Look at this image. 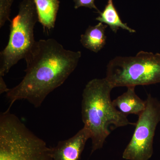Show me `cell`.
Wrapping results in <instances>:
<instances>
[{"instance_id": "2", "label": "cell", "mask_w": 160, "mask_h": 160, "mask_svg": "<svg viewBox=\"0 0 160 160\" xmlns=\"http://www.w3.org/2000/svg\"><path fill=\"white\" fill-rule=\"evenodd\" d=\"M113 89L105 78L91 80L83 90L82 119L84 126L90 132L91 154L102 148L110 133V125L118 128L133 124L113 106L110 97Z\"/></svg>"}, {"instance_id": "1", "label": "cell", "mask_w": 160, "mask_h": 160, "mask_svg": "<svg viewBox=\"0 0 160 160\" xmlns=\"http://www.w3.org/2000/svg\"><path fill=\"white\" fill-rule=\"evenodd\" d=\"M81 56V51L65 49L54 39L36 41L25 59V75L19 84L6 93L9 108L20 100L39 107L47 96L62 86L74 71Z\"/></svg>"}, {"instance_id": "12", "label": "cell", "mask_w": 160, "mask_h": 160, "mask_svg": "<svg viewBox=\"0 0 160 160\" xmlns=\"http://www.w3.org/2000/svg\"><path fill=\"white\" fill-rule=\"evenodd\" d=\"M14 0H0V28L9 20L11 8Z\"/></svg>"}, {"instance_id": "8", "label": "cell", "mask_w": 160, "mask_h": 160, "mask_svg": "<svg viewBox=\"0 0 160 160\" xmlns=\"http://www.w3.org/2000/svg\"><path fill=\"white\" fill-rule=\"evenodd\" d=\"M135 86L127 87V91L112 101L113 106L123 114L139 115L146 107V100L143 101L136 94Z\"/></svg>"}, {"instance_id": "10", "label": "cell", "mask_w": 160, "mask_h": 160, "mask_svg": "<svg viewBox=\"0 0 160 160\" xmlns=\"http://www.w3.org/2000/svg\"><path fill=\"white\" fill-rule=\"evenodd\" d=\"M36 7L38 22L44 29L50 30L55 26L59 0H33Z\"/></svg>"}, {"instance_id": "3", "label": "cell", "mask_w": 160, "mask_h": 160, "mask_svg": "<svg viewBox=\"0 0 160 160\" xmlns=\"http://www.w3.org/2000/svg\"><path fill=\"white\" fill-rule=\"evenodd\" d=\"M9 109L0 115V160H53L52 148Z\"/></svg>"}, {"instance_id": "13", "label": "cell", "mask_w": 160, "mask_h": 160, "mask_svg": "<svg viewBox=\"0 0 160 160\" xmlns=\"http://www.w3.org/2000/svg\"><path fill=\"white\" fill-rule=\"evenodd\" d=\"M73 2L74 3V7L75 9L84 7L89 9H95L99 13L101 12L95 4V0H73Z\"/></svg>"}, {"instance_id": "9", "label": "cell", "mask_w": 160, "mask_h": 160, "mask_svg": "<svg viewBox=\"0 0 160 160\" xmlns=\"http://www.w3.org/2000/svg\"><path fill=\"white\" fill-rule=\"evenodd\" d=\"M108 27L104 23L99 22L95 26H89L81 35L80 42L86 49L97 53L106 44V29Z\"/></svg>"}, {"instance_id": "5", "label": "cell", "mask_w": 160, "mask_h": 160, "mask_svg": "<svg viewBox=\"0 0 160 160\" xmlns=\"http://www.w3.org/2000/svg\"><path fill=\"white\" fill-rule=\"evenodd\" d=\"M18 14L11 22L9 39L0 53V76L8 73L12 66L25 59L34 46V29L38 18L33 0H22Z\"/></svg>"}, {"instance_id": "6", "label": "cell", "mask_w": 160, "mask_h": 160, "mask_svg": "<svg viewBox=\"0 0 160 160\" xmlns=\"http://www.w3.org/2000/svg\"><path fill=\"white\" fill-rule=\"evenodd\" d=\"M135 129L129 144L123 152L127 160H149L153 152V139L160 122V102L148 95L146 107L138 115Z\"/></svg>"}, {"instance_id": "7", "label": "cell", "mask_w": 160, "mask_h": 160, "mask_svg": "<svg viewBox=\"0 0 160 160\" xmlns=\"http://www.w3.org/2000/svg\"><path fill=\"white\" fill-rule=\"evenodd\" d=\"M90 139L89 131L85 126L72 137L61 141L52 148L53 160H79L86 142Z\"/></svg>"}, {"instance_id": "14", "label": "cell", "mask_w": 160, "mask_h": 160, "mask_svg": "<svg viewBox=\"0 0 160 160\" xmlns=\"http://www.w3.org/2000/svg\"><path fill=\"white\" fill-rule=\"evenodd\" d=\"M9 90V89H8L6 82L3 79V77L0 76V93L2 94L4 92L7 93Z\"/></svg>"}, {"instance_id": "11", "label": "cell", "mask_w": 160, "mask_h": 160, "mask_svg": "<svg viewBox=\"0 0 160 160\" xmlns=\"http://www.w3.org/2000/svg\"><path fill=\"white\" fill-rule=\"evenodd\" d=\"M96 19L100 22L104 23L109 26L115 33H116L120 28L127 30L130 33L136 32L134 29L130 28L126 23L123 22L113 4V0H108L105 8L102 11L100 12L99 16Z\"/></svg>"}, {"instance_id": "4", "label": "cell", "mask_w": 160, "mask_h": 160, "mask_svg": "<svg viewBox=\"0 0 160 160\" xmlns=\"http://www.w3.org/2000/svg\"><path fill=\"white\" fill-rule=\"evenodd\" d=\"M106 74L113 88L160 83V54L142 51L134 57H116L108 63Z\"/></svg>"}]
</instances>
